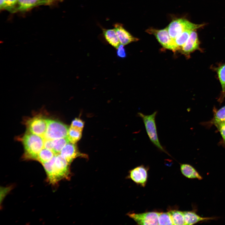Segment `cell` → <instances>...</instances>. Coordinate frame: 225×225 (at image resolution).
I'll return each mask as SVG.
<instances>
[{"label": "cell", "instance_id": "obj_29", "mask_svg": "<svg viewBox=\"0 0 225 225\" xmlns=\"http://www.w3.org/2000/svg\"><path fill=\"white\" fill-rule=\"evenodd\" d=\"M64 0H48V5H52L56 2H62Z\"/></svg>", "mask_w": 225, "mask_h": 225}, {"label": "cell", "instance_id": "obj_30", "mask_svg": "<svg viewBox=\"0 0 225 225\" xmlns=\"http://www.w3.org/2000/svg\"><path fill=\"white\" fill-rule=\"evenodd\" d=\"M225 97V92L223 95L220 98H219V100L220 102H221L222 101L223 99Z\"/></svg>", "mask_w": 225, "mask_h": 225}, {"label": "cell", "instance_id": "obj_3", "mask_svg": "<svg viewBox=\"0 0 225 225\" xmlns=\"http://www.w3.org/2000/svg\"><path fill=\"white\" fill-rule=\"evenodd\" d=\"M157 111L149 115L138 112V115L143 120L148 137L152 143L159 149L168 154V153L160 144L158 137L155 122Z\"/></svg>", "mask_w": 225, "mask_h": 225}, {"label": "cell", "instance_id": "obj_24", "mask_svg": "<svg viewBox=\"0 0 225 225\" xmlns=\"http://www.w3.org/2000/svg\"><path fill=\"white\" fill-rule=\"evenodd\" d=\"M158 222V225H173L169 212H159Z\"/></svg>", "mask_w": 225, "mask_h": 225}, {"label": "cell", "instance_id": "obj_19", "mask_svg": "<svg viewBox=\"0 0 225 225\" xmlns=\"http://www.w3.org/2000/svg\"><path fill=\"white\" fill-rule=\"evenodd\" d=\"M53 147L52 151L55 155L60 154L62 150L69 142L67 137L52 140Z\"/></svg>", "mask_w": 225, "mask_h": 225}, {"label": "cell", "instance_id": "obj_10", "mask_svg": "<svg viewBox=\"0 0 225 225\" xmlns=\"http://www.w3.org/2000/svg\"><path fill=\"white\" fill-rule=\"evenodd\" d=\"M60 154L70 164L78 157H86V155L81 153L75 143L70 142L67 143L62 150Z\"/></svg>", "mask_w": 225, "mask_h": 225}, {"label": "cell", "instance_id": "obj_6", "mask_svg": "<svg viewBox=\"0 0 225 225\" xmlns=\"http://www.w3.org/2000/svg\"><path fill=\"white\" fill-rule=\"evenodd\" d=\"M47 119L40 115L29 118L25 122L27 131L43 137L47 128Z\"/></svg>", "mask_w": 225, "mask_h": 225}, {"label": "cell", "instance_id": "obj_28", "mask_svg": "<svg viewBox=\"0 0 225 225\" xmlns=\"http://www.w3.org/2000/svg\"><path fill=\"white\" fill-rule=\"evenodd\" d=\"M44 139L43 148L52 151L53 147L52 140Z\"/></svg>", "mask_w": 225, "mask_h": 225}, {"label": "cell", "instance_id": "obj_17", "mask_svg": "<svg viewBox=\"0 0 225 225\" xmlns=\"http://www.w3.org/2000/svg\"><path fill=\"white\" fill-rule=\"evenodd\" d=\"M194 30H187L179 34L174 39L176 51L180 50L188 39L191 32Z\"/></svg>", "mask_w": 225, "mask_h": 225}, {"label": "cell", "instance_id": "obj_14", "mask_svg": "<svg viewBox=\"0 0 225 225\" xmlns=\"http://www.w3.org/2000/svg\"><path fill=\"white\" fill-rule=\"evenodd\" d=\"M185 225H191L203 221L214 219L215 217H202L193 211H183Z\"/></svg>", "mask_w": 225, "mask_h": 225}, {"label": "cell", "instance_id": "obj_5", "mask_svg": "<svg viewBox=\"0 0 225 225\" xmlns=\"http://www.w3.org/2000/svg\"><path fill=\"white\" fill-rule=\"evenodd\" d=\"M203 25L192 23L185 19L179 18L172 21L167 28L170 36L174 40L177 36L184 31L190 29L196 30Z\"/></svg>", "mask_w": 225, "mask_h": 225}, {"label": "cell", "instance_id": "obj_9", "mask_svg": "<svg viewBox=\"0 0 225 225\" xmlns=\"http://www.w3.org/2000/svg\"><path fill=\"white\" fill-rule=\"evenodd\" d=\"M148 177V169L143 165L137 167L129 171V178L143 187L147 183Z\"/></svg>", "mask_w": 225, "mask_h": 225}, {"label": "cell", "instance_id": "obj_12", "mask_svg": "<svg viewBox=\"0 0 225 225\" xmlns=\"http://www.w3.org/2000/svg\"><path fill=\"white\" fill-rule=\"evenodd\" d=\"M199 42L195 30L192 31L190 36L180 51L182 54L188 56L194 51L199 50Z\"/></svg>", "mask_w": 225, "mask_h": 225}, {"label": "cell", "instance_id": "obj_27", "mask_svg": "<svg viewBox=\"0 0 225 225\" xmlns=\"http://www.w3.org/2000/svg\"><path fill=\"white\" fill-rule=\"evenodd\" d=\"M124 46L120 44L117 49V55L119 58H124L126 57V54Z\"/></svg>", "mask_w": 225, "mask_h": 225}, {"label": "cell", "instance_id": "obj_26", "mask_svg": "<svg viewBox=\"0 0 225 225\" xmlns=\"http://www.w3.org/2000/svg\"><path fill=\"white\" fill-rule=\"evenodd\" d=\"M222 137V143L225 144V125L220 124L216 126Z\"/></svg>", "mask_w": 225, "mask_h": 225}, {"label": "cell", "instance_id": "obj_15", "mask_svg": "<svg viewBox=\"0 0 225 225\" xmlns=\"http://www.w3.org/2000/svg\"><path fill=\"white\" fill-rule=\"evenodd\" d=\"M101 28L102 34L106 41L110 45L117 49L121 43L114 28L106 29Z\"/></svg>", "mask_w": 225, "mask_h": 225}, {"label": "cell", "instance_id": "obj_8", "mask_svg": "<svg viewBox=\"0 0 225 225\" xmlns=\"http://www.w3.org/2000/svg\"><path fill=\"white\" fill-rule=\"evenodd\" d=\"M158 213L154 212L132 213L128 214V215L138 225H158Z\"/></svg>", "mask_w": 225, "mask_h": 225}, {"label": "cell", "instance_id": "obj_18", "mask_svg": "<svg viewBox=\"0 0 225 225\" xmlns=\"http://www.w3.org/2000/svg\"><path fill=\"white\" fill-rule=\"evenodd\" d=\"M18 0H0V10H6L11 13L16 12Z\"/></svg>", "mask_w": 225, "mask_h": 225}, {"label": "cell", "instance_id": "obj_1", "mask_svg": "<svg viewBox=\"0 0 225 225\" xmlns=\"http://www.w3.org/2000/svg\"><path fill=\"white\" fill-rule=\"evenodd\" d=\"M70 164L60 154L44 163L43 166L49 182L54 185L63 179H68L70 176Z\"/></svg>", "mask_w": 225, "mask_h": 225}, {"label": "cell", "instance_id": "obj_4", "mask_svg": "<svg viewBox=\"0 0 225 225\" xmlns=\"http://www.w3.org/2000/svg\"><path fill=\"white\" fill-rule=\"evenodd\" d=\"M47 128L44 139L53 140L67 137L68 127L58 120L47 119Z\"/></svg>", "mask_w": 225, "mask_h": 225}, {"label": "cell", "instance_id": "obj_13", "mask_svg": "<svg viewBox=\"0 0 225 225\" xmlns=\"http://www.w3.org/2000/svg\"><path fill=\"white\" fill-rule=\"evenodd\" d=\"M43 5H48L45 0H18L16 12H24L36 7Z\"/></svg>", "mask_w": 225, "mask_h": 225}, {"label": "cell", "instance_id": "obj_11", "mask_svg": "<svg viewBox=\"0 0 225 225\" xmlns=\"http://www.w3.org/2000/svg\"><path fill=\"white\" fill-rule=\"evenodd\" d=\"M113 26L121 44L125 46L138 40V38L133 37L125 29L122 24L116 23L113 25Z\"/></svg>", "mask_w": 225, "mask_h": 225}, {"label": "cell", "instance_id": "obj_7", "mask_svg": "<svg viewBox=\"0 0 225 225\" xmlns=\"http://www.w3.org/2000/svg\"><path fill=\"white\" fill-rule=\"evenodd\" d=\"M146 32L154 35L164 48L173 52L176 51L174 41L170 36L167 27L161 30L150 28L147 29Z\"/></svg>", "mask_w": 225, "mask_h": 225}, {"label": "cell", "instance_id": "obj_20", "mask_svg": "<svg viewBox=\"0 0 225 225\" xmlns=\"http://www.w3.org/2000/svg\"><path fill=\"white\" fill-rule=\"evenodd\" d=\"M55 155L52 151L43 148L39 152L37 161L42 164L50 160Z\"/></svg>", "mask_w": 225, "mask_h": 225}, {"label": "cell", "instance_id": "obj_23", "mask_svg": "<svg viewBox=\"0 0 225 225\" xmlns=\"http://www.w3.org/2000/svg\"><path fill=\"white\" fill-rule=\"evenodd\" d=\"M219 79L222 91L221 97L225 92V63L216 69Z\"/></svg>", "mask_w": 225, "mask_h": 225}, {"label": "cell", "instance_id": "obj_16", "mask_svg": "<svg viewBox=\"0 0 225 225\" xmlns=\"http://www.w3.org/2000/svg\"><path fill=\"white\" fill-rule=\"evenodd\" d=\"M180 170L182 174L186 177L190 179H197L200 180L202 177L196 170L191 165L182 164L180 165Z\"/></svg>", "mask_w": 225, "mask_h": 225}, {"label": "cell", "instance_id": "obj_31", "mask_svg": "<svg viewBox=\"0 0 225 225\" xmlns=\"http://www.w3.org/2000/svg\"><path fill=\"white\" fill-rule=\"evenodd\" d=\"M46 0V1L48 3V0Z\"/></svg>", "mask_w": 225, "mask_h": 225}, {"label": "cell", "instance_id": "obj_25", "mask_svg": "<svg viewBox=\"0 0 225 225\" xmlns=\"http://www.w3.org/2000/svg\"><path fill=\"white\" fill-rule=\"evenodd\" d=\"M84 124L82 120L79 118H76L72 121L70 127L82 131Z\"/></svg>", "mask_w": 225, "mask_h": 225}, {"label": "cell", "instance_id": "obj_2", "mask_svg": "<svg viewBox=\"0 0 225 225\" xmlns=\"http://www.w3.org/2000/svg\"><path fill=\"white\" fill-rule=\"evenodd\" d=\"M21 140L24 148L23 158L37 160L39 152L43 148V138L27 131Z\"/></svg>", "mask_w": 225, "mask_h": 225}, {"label": "cell", "instance_id": "obj_22", "mask_svg": "<svg viewBox=\"0 0 225 225\" xmlns=\"http://www.w3.org/2000/svg\"><path fill=\"white\" fill-rule=\"evenodd\" d=\"M82 132L70 127L67 137L70 142L75 143L81 139L82 136Z\"/></svg>", "mask_w": 225, "mask_h": 225}, {"label": "cell", "instance_id": "obj_21", "mask_svg": "<svg viewBox=\"0 0 225 225\" xmlns=\"http://www.w3.org/2000/svg\"><path fill=\"white\" fill-rule=\"evenodd\" d=\"M169 212L173 225H185L183 211L172 210L169 211Z\"/></svg>", "mask_w": 225, "mask_h": 225}]
</instances>
